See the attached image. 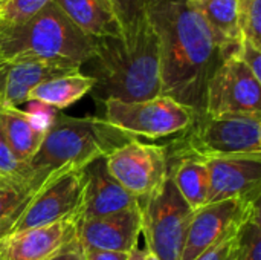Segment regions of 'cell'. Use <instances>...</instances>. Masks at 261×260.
<instances>
[{
    "mask_svg": "<svg viewBox=\"0 0 261 260\" xmlns=\"http://www.w3.org/2000/svg\"><path fill=\"white\" fill-rule=\"evenodd\" d=\"M66 17L92 38L122 37V25L110 0H54Z\"/></svg>",
    "mask_w": 261,
    "mask_h": 260,
    "instance_id": "cell-17",
    "label": "cell"
},
{
    "mask_svg": "<svg viewBox=\"0 0 261 260\" xmlns=\"http://www.w3.org/2000/svg\"><path fill=\"white\" fill-rule=\"evenodd\" d=\"M52 0H9L0 6L2 25H20L38 14Z\"/></svg>",
    "mask_w": 261,
    "mask_h": 260,
    "instance_id": "cell-25",
    "label": "cell"
},
{
    "mask_svg": "<svg viewBox=\"0 0 261 260\" xmlns=\"http://www.w3.org/2000/svg\"><path fill=\"white\" fill-rule=\"evenodd\" d=\"M145 15L159 43L161 95L202 113L211 78L232 57L188 0H145Z\"/></svg>",
    "mask_w": 261,
    "mask_h": 260,
    "instance_id": "cell-1",
    "label": "cell"
},
{
    "mask_svg": "<svg viewBox=\"0 0 261 260\" xmlns=\"http://www.w3.org/2000/svg\"><path fill=\"white\" fill-rule=\"evenodd\" d=\"M93 51L95 38L76 28L54 0L24 23H0V61L43 60L81 69Z\"/></svg>",
    "mask_w": 261,
    "mask_h": 260,
    "instance_id": "cell-4",
    "label": "cell"
},
{
    "mask_svg": "<svg viewBox=\"0 0 261 260\" xmlns=\"http://www.w3.org/2000/svg\"><path fill=\"white\" fill-rule=\"evenodd\" d=\"M257 211L260 202L243 199L205 204L193 213L180 260H196L208 248L236 234Z\"/></svg>",
    "mask_w": 261,
    "mask_h": 260,
    "instance_id": "cell-10",
    "label": "cell"
},
{
    "mask_svg": "<svg viewBox=\"0 0 261 260\" xmlns=\"http://www.w3.org/2000/svg\"><path fill=\"white\" fill-rule=\"evenodd\" d=\"M0 260H2V257H0Z\"/></svg>",
    "mask_w": 261,
    "mask_h": 260,
    "instance_id": "cell-37",
    "label": "cell"
},
{
    "mask_svg": "<svg viewBox=\"0 0 261 260\" xmlns=\"http://www.w3.org/2000/svg\"><path fill=\"white\" fill-rule=\"evenodd\" d=\"M84 184V169L67 170L47 178L35 192L11 233L49 225L69 218L78 219Z\"/></svg>",
    "mask_w": 261,
    "mask_h": 260,
    "instance_id": "cell-9",
    "label": "cell"
},
{
    "mask_svg": "<svg viewBox=\"0 0 261 260\" xmlns=\"http://www.w3.org/2000/svg\"><path fill=\"white\" fill-rule=\"evenodd\" d=\"M86 64V75L95 80L90 95L96 103L144 101L161 95L159 43L147 15L133 35L95 38L93 55Z\"/></svg>",
    "mask_w": 261,
    "mask_h": 260,
    "instance_id": "cell-2",
    "label": "cell"
},
{
    "mask_svg": "<svg viewBox=\"0 0 261 260\" xmlns=\"http://www.w3.org/2000/svg\"><path fill=\"white\" fill-rule=\"evenodd\" d=\"M40 187L32 181H0V239L11 233L12 227Z\"/></svg>",
    "mask_w": 261,
    "mask_h": 260,
    "instance_id": "cell-22",
    "label": "cell"
},
{
    "mask_svg": "<svg viewBox=\"0 0 261 260\" xmlns=\"http://www.w3.org/2000/svg\"><path fill=\"white\" fill-rule=\"evenodd\" d=\"M260 83L237 57L226 60L208 84L202 113H260Z\"/></svg>",
    "mask_w": 261,
    "mask_h": 260,
    "instance_id": "cell-11",
    "label": "cell"
},
{
    "mask_svg": "<svg viewBox=\"0 0 261 260\" xmlns=\"http://www.w3.org/2000/svg\"><path fill=\"white\" fill-rule=\"evenodd\" d=\"M84 173L86 184L78 211V224L139 205L141 199L130 195L112 178L106 166V158L90 162L84 167Z\"/></svg>",
    "mask_w": 261,
    "mask_h": 260,
    "instance_id": "cell-15",
    "label": "cell"
},
{
    "mask_svg": "<svg viewBox=\"0 0 261 260\" xmlns=\"http://www.w3.org/2000/svg\"><path fill=\"white\" fill-rule=\"evenodd\" d=\"M93 84L95 80L83 74L81 70L69 75H61L57 78L46 80L37 87H34L28 95V101H37L57 110H61L72 106L84 95L90 93Z\"/></svg>",
    "mask_w": 261,
    "mask_h": 260,
    "instance_id": "cell-20",
    "label": "cell"
},
{
    "mask_svg": "<svg viewBox=\"0 0 261 260\" xmlns=\"http://www.w3.org/2000/svg\"><path fill=\"white\" fill-rule=\"evenodd\" d=\"M130 139L136 138L113 127L104 118H75L57 112L37 153L28 162L32 181L41 187L52 175L81 170L90 162L109 156Z\"/></svg>",
    "mask_w": 261,
    "mask_h": 260,
    "instance_id": "cell-3",
    "label": "cell"
},
{
    "mask_svg": "<svg viewBox=\"0 0 261 260\" xmlns=\"http://www.w3.org/2000/svg\"><path fill=\"white\" fill-rule=\"evenodd\" d=\"M0 181H2V178H0Z\"/></svg>",
    "mask_w": 261,
    "mask_h": 260,
    "instance_id": "cell-36",
    "label": "cell"
},
{
    "mask_svg": "<svg viewBox=\"0 0 261 260\" xmlns=\"http://www.w3.org/2000/svg\"><path fill=\"white\" fill-rule=\"evenodd\" d=\"M188 2H191V3H196V2H199V0H188Z\"/></svg>",
    "mask_w": 261,
    "mask_h": 260,
    "instance_id": "cell-35",
    "label": "cell"
},
{
    "mask_svg": "<svg viewBox=\"0 0 261 260\" xmlns=\"http://www.w3.org/2000/svg\"><path fill=\"white\" fill-rule=\"evenodd\" d=\"M147 248L159 260H180L194 210L184 201L170 176L139 201Z\"/></svg>",
    "mask_w": 261,
    "mask_h": 260,
    "instance_id": "cell-6",
    "label": "cell"
},
{
    "mask_svg": "<svg viewBox=\"0 0 261 260\" xmlns=\"http://www.w3.org/2000/svg\"><path fill=\"white\" fill-rule=\"evenodd\" d=\"M167 161L196 158L200 161L237 156H261L260 113H196L177 141L165 146Z\"/></svg>",
    "mask_w": 261,
    "mask_h": 260,
    "instance_id": "cell-5",
    "label": "cell"
},
{
    "mask_svg": "<svg viewBox=\"0 0 261 260\" xmlns=\"http://www.w3.org/2000/svg\"><path fill=\"white\" fill-rule=\"evenodd\" d=\"M119 21L122 25L124 35H133L145 18V0H110Z\"/></svg>",
    "mask_w": 261,
    "mask_h": 260,
    "instance_id": "cell-27",
    "label": "cell"
},
{
    "mask_svg": "<svg viewBox=\"0 0 261 260\" xmlns=\"http://www.w3.org/2000/svg\"><path fill=\"white\" fill-rule=\"evenodd\" d=\"M145 260H159V259H158V257H156V256H154V254H153V253L145 247Z\"/></svg>",
    "mask_w": 261,
    "mask_h": 260,
    "instance_id": "cell-33",
    "label": "cell"
},
{
    "mask_svg": "<svg viewBox=\"0 0 261 260\" xmlns=\"http://www.w3.org/2000/svg\"><path fill=\"white\" fill-rule=\"evenodd\" d=\"M6 2H9V0H0V6H2V5H5Z\"/></svg>",
    "mask_w": 261,
    "mask_h": 260,
    "instance_id": "cell-34",
    "label": "cell"
},
{
    "mask_svg": "<svg viewBox=\"0 0 261 260\" xmlns=\"http://www.w3.org/2000/svg\"><path fill=\"white\" fill-rule=\"evenodd\" d=\"M229 57H237L243 41L239 26L237 0H199L193 3Z\"/></svg>",
    "mask_w": 261,
    "mask_h": 260,
    "instance_id": "cell-19",
    "label": "cell"
},
{
    "mask_svg": "<svg viewBox=\"0 0 261 260\" xmlns=\"http://www.w3.org/2000/svg\"><path fill=\"white\" fill-rule=\"evenodd\" d=\"M237 58L252 72V75L261 81V49L251 41L243 40L237 52Z\"/></svg>",
    "mask_w": 261,
    "mask_h": 260,
    "instance_id": "cell-29",
    "label": "cell"
},
{
    "mask_svg": "<svg viewBox=\"0 0 261 260\" xmlns=\"http://www.w3.org/2000/svg\"><path fill=\"white\" fill-rule=\"evenodd\" d=\"M237 11L243 40L261 49V0H237Z\"/></svg>",
    "mask_w": 261,
    "mask_h": 260,
    "instance_id": "cell-23",
    "label": "cell"
},
{
    "mask_svg": "<svg viewBox=\"0 0 261 260\" xmlns=\"http://www.w3.org/2000/svg\"><path fill=\"white\" fill-rule=\"evenodd\" d=\"M80 70L81 69L43 60L0 61V109H18V106L28 101L29 92L43 81Z\"/></svg>",
    "mask_w": 261,
    "mask_h": 260,
    "instance_id": "cell-16",
    "label": "cell"
},
{
    "mask_svg": "<svg viewBox=\"0 0 261 260\" xmlns=\"http://www.w3.org/2000/svg\"><path fill=\"white\" fill-rule=\"evenodd\" d=\"M236 260H261L260 211L252 215L239 231V253Z\"/></svg>",
    "mask_w": 261,
    "mask_h": 260,
    "instance_id": "cell-24",
    "label": "cell"
},
{
    "mask_svg": "<svg viewBox=\"0 0 261 260\" xmlns=\"http://www.w3.org/2000/svg\"><path fill=\"white\" fill-rule=\"evenodd\" d=\"M239 231L222 241L220 244L208 248L196 260H236L239 253Z\"/></svg>",
    "mask_w": 261,
    "mask_h": 260,
    "instance_id": "cell-28",
    "label": "cell"
},
{
    "mask_svg": "<svg viewBox=\"0 0 261 260\" xmlns=\"http://www.w3.org/2000/svg\"><path fill=\"white\" fill-rule=\"evenodd\" d=\"M49 260H84L83 257V248L80 245V242L75 239L72 241L69 245H66L60 253H57L54 257Z\"/></svg>",
    "mask_w": 261,
    "mask_h": 260,
    "instance_id": "cell-31",
    "label": "cell"
},
{
    "mask_svg": "<svg viewBox=\"0 0 261 260\" xmlns=\"http://www.w3.org/2000/svg\"><path fill=\"white\" fill-rule=\"evenodd\" d=\"M104 120L132 138H164L182 133L194 121L196 112L176 100L159 95L144 101L107 100Z\"/></svg>",
    "mask_w": 261,
    "mask_h": 260,
    "instance_id": "cell-7",
    "label": "cell"
},
{
    "mask_svg": "<svg viewBox=\"0 0 261 260\" xmlns=\"http://www.w3.org/2000/svg\"><path fill=\"white\" fill-rule=\"evenodd\" d=\"M168 176L173 179L184 201L196 211L206 204L208 170L205 161L177 158L168 161Z\"/></svg>",
    "mask_w": 261,
    "mask_h": 260,
    "instance_id": "cell-21",
    "label": "cell"
},
{
    "mask_svg": "<svg viewBox=\"0 0 261 260\" xmlns=\"http://www.w3.org/2000/svg\"><path fill=\"white\" fill-rule=\"evenodd\" d=\"M141 230V205H136L115 215L80 222L76 241L83 250L130 253L138 245Z\"/></svg>",
    "mask_w": 261,
    "mask_h": 260,
    "instance_id": "cell-14",
    "label": "cell"
},
{
    "mask_svg": "<svg viewBox=\"0 0 261 260\" xmlns=\"http://www.w3.org/2000/svg\"><path fill=\"white\" fill-rule=\"evenodd\" d=\"M128 260H145V248H139L138 245L128 253Z\"/></svg>",
    "mask_w": 261,
    "mask_h": 260,
    "instance_id": "cell-32",
    "label": "cell"
},
{
    "mask_svg": "<svg viewBox=\"0 0 261 260\" xmlns=\"http://www.w3.org/2000/svg\"><path fill=\"white\" fill-rule=\"evenodd\" d=\"M208 170L206 204L243 199L260 202L261 156H237L205 161Z\"/></svg>",
    "mask_w": 261,
    "mask_h": 260,
    "instance_id": "cell-12",
    "label": "cell"
},
{
    "mask_svg": "<svg viewBox=\"0 0 261 260\" xmlns=\"http://www.w3.org/2000/svg\"><path fill=\"white\" fill-rule=\"evenodd\" d=\"M0 178L8 181H32V172L28 162H21L12 155L5 139L2 127H0Z\"/></svg>",
    "mask_w": 261,
    "mask_h": 260,
    "instance_id": "cell-26",
    "label": "cell"
},
{
    "mask_svg": "<svg viewBox=\"0 0 261 260\" xmlns=\"http://www.w3.org/2000/svg\"><path fill=\"white\" fill-rule=\"evenodd\" d=\"M78 219L69 218L49 225L17 233L0 239L2 260H49L76 239Z\"/></svg>",
    "mask_w": 261,
    "mask_h": 260,
    "instance_id": "cell-13",
    "label": "cell"
},
{
    "mask_svg": "<svg viewBox=\"0 0 261 260\" xmlns=\"http://www.w3.org/2000/svg\"><path fill=\"white\" fill-rule=\"evenodd\" d=\"M84 260H128V253L102 251V250H83Z\"/></svg>",
    "mask_w": 261,
    "mask_h": 260,
    "instance_id": "cell-30",
    "label": "cell"
},
{
    "mask_svg": "<svg viewBox=\"0 0 261 260\" xmlns=\"http://www.w3.org/2000/svg\"><path fill=\"white\" fill-rule=\"evenodd\" d=\"M112 178L138 199H145L168 176L165 146L145 144L130 139L106 156Z\"/></svg>",
    "mask_w": 261,
    "mask_h": 260,
    "instance_id": "cell-8",
    "label": "cell"
},
{
    "mask_svg": "<svg viewBox=\"0 0 261 260\" xmlns=\"http://www.w3.org/2000/svg\"><path fill=\"white\" fill-rule=\"evenodd\" d=\"M0 127L12 155L21 162L32 159L46 133L29 113L15 107L0 109Z\"/></svg>",
    "mask_w": 261,
    "mask_h": 260,
    "instance_id": "cell-18",
    "label": "cell"
}]
</instances>
